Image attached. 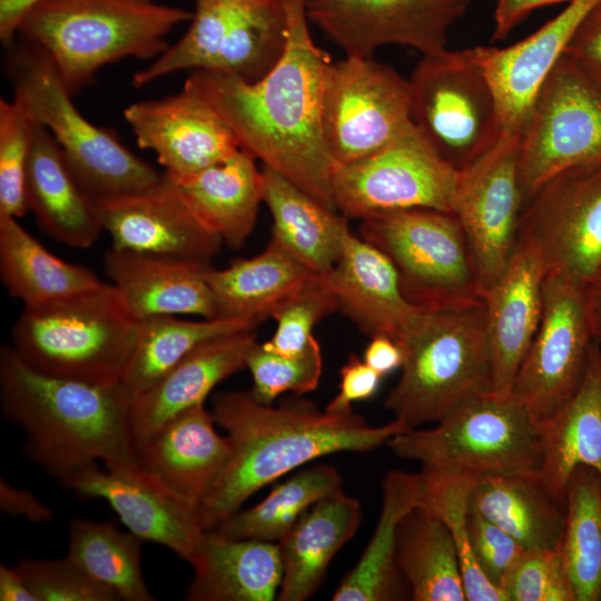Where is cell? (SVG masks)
I'll return each mask as SVG.
<instances>
[{
  "label": "cell",
  "instance_id": "cell-1",
  "mask_svg": "<svg viewBox=\"0 0 601 601\" xmlns=\"http://www.w3.org/2000/svg\"><path fill=\"white\" fill-rule=\"evenodd\" d=\"M285 2V51L263 78L247 82L223 72L194 70L185 85L225 120L242 149L337 211L332 189L335 164L323 131L332 62L311 35L307 0Z\"/></svg>",
  "mask_w": 601,
  "mask_h": 601
},
{
  "label": "cell",
  "instance_id": "cell-2",
  "mask_svg": "<svg viewBox=\"0 0 601 601\" xmlns=\"http://www.w3.org/2000/svg\"><path fill=\"white\" fill-rule=\"evenodd\" d=\"M215 423L230 443V454L196 513L201 528L215 529L254 493L318 457L338 452H368L408 431L397 420L380 426L355 414H331L306 400L277 407L259 403L250 391L215 396Z\"/></svg>",
  "mask_w": 601,
  "mask_h": 601
},
{
  "label": "cell",
  "instance_id": "cell-3",
  "mask_svg": "<svg viewBox=\"0 0 601 601\" xmlns=\"http://www.w3.org/2000/svg\"><path fill=\"white\" fill-rule=\"evenodd\" d=\"M131 394L122 382L97 385L39 373L11 345L0 349V405L23 431L24 452L61 483L101 463L137 466Z\"/></svg>",
  "mask_w": 601,
  "mask_h": 601
},
{
  "label": "cell",
  "instance_id": "cell-4",
  "mask_svg": "<svg viewBox=\"0 0 601 601\" xmlns=\"http://www.w3.org/2000/svg\"><path fill=\"white\" fill-rule=\"evenodd\" d=\"M191 17L154 0H43L27 12L18 37L49 57L75 96L110 62L157 59L170 31Z\"/></svg>",
  "mask_w": 601,
  "mask_h": 601
},
{
  "label": "cell",
  "instance_id": "cell-5",
  "mask_svg": "<svg viewBox=\"0 0 601 601\" xmlns=\"http://www.w3.org/2000/svg\"><path fill=\"white\" fill-rule=\"evenodd\" d=\"M140 319L107 283L33 306L12 326V348L32 370L97 385L122 382Z\"/></svg>",
  "mask_w": 601,
  "mask_h": 601
},
{
  "label": "cell",
  "instance_id": "cell-6",
  "mask_svg": "<svg viewBox=\"0 0 601 601\" xmlns=\"http://www.w3.org/2000/svg\"><path fill=\"white\" fill-rule=\"evenodd\" d=\"M400 347L402 373L384 406L408 430L492 391L483 296L425 309Z\"/></svg>",
  "mask_w": 601,
  "mask_h": 601
},
{
  "label": "cell",
  "instance_id": "cell-7",
  "mask_svg": "<svg viewBox=\"0 0 601 601\" xmlns=\"http://www.w3.org/2000/svg\"><path fill=\"white\" fill-rule=\"evenodd\" d=\"M6 51L4 72L13 98L53 136L72 173L96 201L138 194L161 181L162 174L122 145L112 130L81 115L41 49L20 39Z\"/></svg>",
  "mask_w": 601,
  "mask_h": 601
},
{
  "label": "cell",
  "instance_id": "cell-8",
  "mask_svg": "<svg viewBox=\"0 0 601 601\" xmlns=\"http://www.w3.org/2000/svg\"><path fill=\"white\" fill-rule=\"evenodd\" d=\"M387 445L424 467L476 476L539 475L543 461L542 423L513 392L476 395L434 427L396 434Z\"/></svg>",
  "mask_w": 601,
  "mask_h": 601
},
{
  "label": "cell",
  "instance_id": "cell-9",
  "mask_svg": "<svg viewBox=\"0 0 601 601\" xmlns=\"http://www.w3.org/2000/svg\"><path fill=\"white\" fill-rule=\"evenodd\" d=\"M285 0H195L180 39L134 73L135 87L181 70L227 73L247 82L263 78L287 42Z\"/></svg>",
  "mask_w": 601,
  "mask_h": 601
},
{
  "label": "cell",
  "instance_id": "cell-10",
  "mask_svg": "<svg viewBox=\"0 0 601 601\" xmlns=\"http://www.w3.org/2000/svg\"><path fill=\"white\" fill-rule=\"evenodd\" d=\"M359 236L391 259L405 296L423 309L483 296L466 235L454 213L377 211L361 219Z\"/></svg>",
  "mask_w": 601,
  "mask_h": 601
},
{
  "label": "cell",
  "instance_id": "cell-11",
  "mask_svg": "<svg viewBox=\"0 0 601 601\" xmlns=\"http://www.w3.org/2000/svg\"><path fill=\"white\" fill-rule=\"evenodd\" d=\"M408 81L413 125L457 171L501 136L496 100L474 48L423 56Z\"/></svg>",
  "mask_w": 601,
  "mask_h": 601
},
{
  "label": "cell",
  "instance_id": "cell-12",
  "mask_svg": "<svg viewBox=\"0 0 601 601\" xmlns=\"http://www.w3.org/2000/svg\"><path fill=\"white\" fill-rule=\"evenodd\" d=\"M459 178L412 122L378 151L336 165L332 189L337 211L347 219L405 208L453 213Z\"/></svg>",
  "mask_w": 601,
  "mask_h": 601
},
{
  "label": "cell",
  "instance_id": "cell-13",
  "mask_svg": "<svg viewBox=\"0 0 601 601\" xmlns=\"http://www.w3.org/2000/svg\"><path fill=\"white\" fill-rule=\"evenodd\" d=\"M601 160V91L564 53L544 81L522 131L519 175L525 203L559 173Z\"/></svg>",
  "mask_w": 601,
  "mask_h": 601
},
{
  "label": "cell",
  "instance_id": "cell-14",
  "mask_svg": "<svg viewBox=\"0 0 601 601\" xmlns=\"http://www.w3.org/2000/svg\"><path fill=\"white\" fill-rule=\"evenodd\" d=\"M411 120L410 81L372 57L332 63L324 91L323 131L336 165L363 159L400 136Z\"/></svg>",
  "mask_w": 601,
  "mask_h": 601
},
{
  "label": "cell",
  "instance_id": "cell-15",
  "mask_svg": "<svg viewBox=\"0 0 601 601\" xmlns=\"http://www.w3.org/2000/svg\"><path fill=\"white\" fill-rule=\"evenodd\" d=\"M593 341L588 286L548 270L540 325L512 386L541 422L577 391Z\"/></svg>",
  "mask_w": 601,
  "mask_h": 601
},
{
  "label": "cell",
  "instance_id": "cell-16",
  "mask_svg": "<svg viewBox=\"0 0 601 601\" xmlns=\"http://www.w3.org/2000/svg\"><path fill=\"white\" fill-rule=\"evenodd\" d=\"M518 231L536 243L546 272L589 286L601 269V160L545 181L525 203Z\"/></svg>",
  "mask_w": 601,
  "mask_h": 601
},
{
  "label": "cell",
  "instance_id": "cell-17",
  "mask_svg": "<svg viewBox=\"0 0 601 601\" xmlns=\"http://www.w3.org/2000/svg\"><path fill=\"white\" fill-rule=\"evenodd\" d=\"M521 136L502 131L489 150L460 171L453 213L466 235L483 294L502 275L516 243L524 207Z\"/></svg>",
  "mask_w": 601,
  "mask_h": 601
},
{
  "label": "cell",
  "instance_id": "cell-18",
  "mask_svg": "<svg viewBox=\"0 0 601 601\" xmlns=\"http://www.w3.org/2000/svg\"><path fill=\"white\" fill-rule=\"evenodd\" d=\"M472 0H307L309 22L346 57L368 58L387 45L422 56L447 49L449 31Z\"/></svg>",
  "mask_w": 601,
  "mask_h": 601
},
{
  "label": "cell",
  "instance_id": "cell-19",
  "mask_svg": "<svg viewBox=\"0 0 601 601\" xmlns=\"http://www.w3.org/2000/svg\"><path fill=\"white\" fill-rule=\"evenodd\" d=\"M124 116L139 148L151 150L168 174L197 173L240 149L225 120L185 83L177 93L128 106Z\"/></svg>",
  "mask_w": 601,
  "mask_h": 601
},
{
  "label": "cell",
  "instance_id": "cell-20",
  "mask_svg": "<svg viewBox=\"0 0 601 601\" xmlns=\"http://www.w3.org/2000/svg\"><path fill=\"white\" fill-rule=\"evenodd\" d=\"M82 497L102 499L127 529L188 561L206 535L196 509L138 466L91 465L62 483Z\"/></svg>",
  "mask_w": 601,
  "mask_h": 601
},
{
  "label": "cell",
  "instance_id": "cell-21",
  "mask_svg": "<svg viewBox=\"0 0 601 601\" xmlns=\"http://www.w3.org/2000/svg\"><path fill=\"white\" fill-rule=\"evenodd\" d=\"M546 266L536 243L518 231L499 279L483 294L492 362V391L510 393L536 334L543 306Z\"/></svg>",
  "mask_w": 601,
  "mask_h": 601
},
{
  "label": "cell",
  "instance_id": "cell-22",
  "mask_svg": "<svg viewBox=\"0 0 601 601\" xmlns=\"http://www.w3.org/2000/svg\"><path fill=\"white\" fill-rule=\"evenodd\" d=\"M112 247L210 263L223 244L162 175L155 187L97 201Z\"/></svg>",
  "mask_w": 601,
  "mask_h": 601
},
{
  "label": "cell",
  "instance_id": "cell-23",
  "mask_svg": "<svg viewBox=\"0 0 601 601\" xmlns=\"http://www.w3.org/2000/svg\"><path fill=\"white\" fill-rule=\"evenodd\" d=\"M599 1L571 0L558 16L505 48L474 47L496 100L502 131H523L544 81Z\"/></svg>",
  "mask_w": 601,
  "mask_h": 601
},
{
  "label": "cell",
  "instance_id": "cell-24",
  "mask_svg": "<svg viewBox=\"0 0 601 601\" xmlns=\"http://www.w3.org/2000/svg\"><path fill=\"white\" fill-rule=\"evenodd\" d=\"M325 277L338 311L370 337L386 336L400 345L425 311L405 296L391 259L351 229L337 263Z\"/></svg>",
  "mask_w": 601,
  "mask_h": 601
},
{
  "label": "cell",
  "instance_id": "cell-25",
  "mask_svg": "<svg viewBox=\"0 0 601 601\" xmlns=\"http://www.w3.org/2000/svg\"><path fill=\"white\" fill-rule=\"evenodd\" d=\"M215 424L204 403L175 415L139 444L137 466L197 510L230 454Z\"/></svg>",
  "mask_w": 601,
  "mask_h": 601
},
{
  "label": "cell",
  "instance_id": "cell-26",
  "mask_svg": "<svg viewBox=\"0 0 601 601\" xmlns=\"http://www.w3.org/2000/svg\"><path fill=\"white\" fill-rule=\"evenodd\" d=\"M105 269L139 319L154 315L217 317L207 273L210 263L111 247Z\"/></svg>",
  "mask_w": 601,
  "mask_h": 601
},
{
  "label": "cell",
  "instance_id": "cell-27",
  "mask_svg": "<svg viewBox=\"0 0 601 601\" xmlns=\"http://www.w3.org/2000/svg\"><path fill=\"white\" fill-rule=\"evenodd\" d=\"M254 328L200 344L155 384L131 397L130 423L137 453L139 444L166 421L204 403L218 383L246 367L257 343Z\"/></svg>",
  "mask_w": 601,
  "mask_h": 601
},
{
  "label": "cell",
  "instance_id": "cell-28",
  "mask_svg": "<svg viewBox=\"0 0 601 601\" xmlns=\"http://www.w3.org/2000/svg\"><path fill=\"white\" fill-rule=\"evenodd\" d=\"M256 158L239 149L228 159L194 174L162 173L196 217L231 249L243 247L264 201Z\"/></svg>",
  "mask_w": 601,
  "mask_h": 601
},
{
  "label": "cell",
  "instance_id": "cell-29",
  "mask_svg": "<svg viewBox=\"0 0 601 601\" xmlns=\"http://www.w3.org/2000/svg\"><path fill=\"white\" fill-rule=\"evenodd\" d=\"M26 198L48 234L68 246L87 248L104 230L97 201L72 173L53 136L39 122L28 161Z\"/></svg>",
  "mask_w": 601,
  "mask_h": 601
},
{
  "label": "cell",
  "instance_id": "cell-30",
  "mask_svg": "<svg viewBox=\"0 0 601 601\" xmlns=\"http://www.w3.org/2000/svg\"><path fill=\"white\" fill-rule=\"evenodd\" d=\"M541 423L543 461L538 476L565 510L566 486L575 467L588 465L601 475V347L595 339L577 391Z\"/></svg>",
  "mask_w": 601,
  "mask_h": 601
},
{
  "label": "cell",
  "instance_id": "cell-31",
  "mask_svg": "<svg viewBox=\"0 0 601 601\" xmlns=\"http://www.w3.org/2000/svg\"><path fill=\"white\" fill-rule=\"evenodd\" d=\"M188 601H273L283 580L277 543L234 540L207 532L188 560Z\"/></svg>",
  "mask_w": 601,
  "mask_h": 601
},
{
  "label": "cell",
  "instance_id": "cell-32",
  "mask_svg": "<svg viewBox=\"0 0 601 601\" xmlns=\"http://www.w3.org/2000/svg\"><path fill=\"white\" fill-rule=\"evenodd\" d=\"M361 521L359 501L343 487L313 504L277 543L283 564L277 600L311 598L324 581L332 559L354 536Z\"/></svg>",
  "mask_w": 601,
  "mask_h": 601
},
{
  "label": "cell",
  "instance_id": "cell-33",
  "mask_svg": "<svg viewBox=\"0 0 601 601\" xmlns=\"http://www.w3.org/2000/svg\"><path fill=\"white\" fill-rule=\"evenodd\" d=\"M315 274L280 242L264 252L236 259L225 269L209 268L207 282L217 317L247 319L256 325L280 306Z\"/></svg>",
  "mask_w": 601,
  "mask_h": 601
},
{
  "label": "cell",
  "instance_id": "cell-34",
  "mask_svg": "<svg viewBox=\"0 0 601 601\" xmlns=\"http://www.w3.org/2000/svg\"><path fill=\"white\" fill-rule=\"evenodd\" d=\"M383 502L374 533L356 565L334 591L333 601H394L411 599L396 565L401 520L422 502L418 473L393 470L382 482Z\"/></svg>",
  "mask_w": 601,
  "mask_h": 601
},
{
  "label": "cell",
  "instance_id": "cell-35",
  "mask_svg": "<svg viewBox=\"0 0 601 601\" xmlns=\"http://www.w3.org/2000/svg\"><path fill=\"white\" fill-rule=\"evenodd\" d=\"M264 203L273 217V238L318 275L337 263L347 218L318 203L274 169L262 167Z\"/></svg>",
  "mask_w": 601,
  "mask_h": 601
},
{
  "label": "cell",
  "instance_id": "cell-36",
  "mask_svg": "<svg viewBox=\"0 0 601 601\" xmlns=\"http://www.w3.org/2000/svg\"><path fill=\"white\" fill-rule=\"evenodd\" d=\"M470 511L491 521L525 551L558 550L562 540L564 509L538 475H484L473 486Z\"/></svg>",
  "mask_w": 601,
  "mask_h": 601
},
{
  "label": "cell",
  "instance_id": "cell-37",
  "mask_svg": "<svg viewBox=\"0 0 601 601\" xmlns=\"http://www.w3.org/2000/svg\"><path fill=\"white\" fill-rule=\"evenodd\" d=\"M396 565L414 601H466L460 559L444 522L420 504L401 520Z\"/></svg>",
  "mask_w": 601,
  "mask_h": 601
},
{
  "label": "cell",
  "instance_id": "cell-38",
  "mask_svg": "<svg viewBox=\"0 0 601 601\" xmlns=\"http://www.w3.org/2000/svg\"><path fill=\"white\" fill-rule=\"evenodd\" d=\"M0 273L9 294L33 306L99 285L89 268L45 248L11 216H0Z\"/></svg>",
  "mask_w": 601,
  "mask_h": 601
},
{
  "label": "cell",
  "instance_id": "cell-39",
  "mask_svg": "<svg viewBox=\"0 0 601 601\" xmlns=\"http://www.w3.org/2000/svg\"><path fill=\"white\" fill-rule=\"evenodd\" d=\"M144 540L112 522L72 519L67 556L118 600L151 601L141 569Z\"/></svg>",
  "mask_w": 601,
  "mask_h": 601
},
{
  "label": "cell",
  "instance_id": "cell-40",
  "mask_svg": "<svg viewBox=\"0 0 601 601\" xmlns=\"http://www.w3.org/2000/svg\"><path fill=\"white\" fill-rule=\"evenodd\" d=\"M338 489L342 477L334 466L305 467L275 486L259 503L238 510L208 532L225 539L278 543L313 504Z\"/></svg>",
  "mask_w": 601,
  "mask_h": 601
},
{
  "label": "cell",
  "instance_id": "cell-41",
  "mask_svg": "<svg viewBox=\"0 0 601 601\" xmlns=\"http://www.w3.org/2000/svg\"><path fill=\"white\" fill-rule=\"evenodd\" d=\"M257 325L242 318L215 317L201 321L154 315L140 319L135 352L122 380L131 396L162 377L200 344Z\"/></svg>",
  "mask_w": 601,
  "mask_h": 601
},
{
  "label": "cell",
  "instance_id": "cell-42",
  "mask_svg": "<svg viewBox=\"0 0 601 601\" xmlns=\"http://www.w3.org/2000/svg\"><path fill=\"white\" fill-rule=\"evenodd\" d=\"M559 552L575 601L601 600V475L588 465L572 472L565 494Z\"/></svg>",
  "mask_w": 601,
  "mask_h": 601
},
{
  "label": "cell",
  "instance_id": "cell-43",
  "mask_svg": "<svg viewBox=\"0 0 601 601\" xmlns=\"http://www.w3.org/2000/svg\"><path fill=\"white\" fill-rule=\"evenodd\" d=\"M421 504L432 510L447 526L460 559L467 601H506L503 592L494 587L480 570L470 542L469 499L481 476L473 474L422 467Z\"/></svg>",
  "mask_w": 601,
  "mask_h": 601
},
{
  "label": "cell",
  "instance_id": "cell-44",
  "mask_svg": "<svg viewBox=\"0 0 601 601\" xmlns=\"http://www.w3.org/2000/svg\"><path fill=\"white\" fill-rule=\"evenodd\" d=\"M36 120L14 98L0 100V216L28 209L26 176Z\"/></svg>",
  "mask_w": 601,
  "mask_h": 601
},
{
  "label": "cell",
  "instance_id": "cell-45",
  "mask_svg": "<svg viewBox=\"0 0 601 601\" xmlns=\"http://www.w3.org/2000/svg\"><path fill=\"white\" fill-rule=\"evenodd\" d=\"M338 308L325 275H314L273 313L277 328L262 346L282 356H296L315 337L312 332L315 324Z\"/></svg>",
  "mask_w": 601,
  "mask_h": 601
},
{
  "label": "cell",
  "instance_id": "cell-46",
  "mask_svg": "<svg viewBox=\"0 0 601 601\" xmlns=\"http://www.w3.org/2000/svg\"><path fill=\"white\" fill-rule=\"evenodd\" d=\"M322 366L321 346L316 337L296 356H282L256 343L246 362L253 378L250 393L259 403L272 405L283 393L302 395L312 392L318 386Z\"/></svg>",
  "mask_w": 601,
  "mask_h": 601
},
{
  "label": "cell",
  "instance_id": "cell-47",
  "mask_svg": "<svg viewBox=\"0 0 601 601\" xmlns=\"http://www.w3.org/2000/svg\"><path fill=\"white\" fill-rule=\"evenodd\" d=\"M38 601H117L67 555L57 560L21 559L14 565Z\"/></svg>",
  "mask_w": 601,
  "mask_h": 601
},
{
  "label": "cell",
  "instance_id": "cell-48",
  "mask_svg": "<svg viewBox=\"0 0 601 601\" xmlns=\"http://www.w3.org/2000/svg\"><path fill=\"white\" fill-rule=\"evenodd\" d=\"M502 591L506 601H575L559 549L525 551Z\"/></svg>",
  "mask_w": 601,
  "mask_h": 601
},
{
  "label": "cell",
  "instance_id": "cell-49",
  "mask_svg": "<svg viewBox=\"0 0 601 601\" xmlns=\"http://www.w3.org/2000/svg\"><path fill=\"white\" fill-rule=\"evenodd\" d=\"M469 533L480 570L502 591L525 550L501 528L472 511L469 514Z\"/></svg>",
  "mask_w": 601,
  "mask_h": 601
},
{
  "label": "cell",
  "instance_id": "cell-50",
  "mask_svg": "<svg viewBox=\"0 0 601 601\" xmlns=\"http://www.w3.org/2000/svg\"><path fill=\"white\" fill-rule=\"evenodd\" d=\"M564 55L601 91V0L582 19Z\"/></svg>",
  "mask_w": 601,
  "mask_h": 601
},
{
  "label": "cell",
  "instance_id": "cell-51",
  "mask_svg": "<svg viewBox=\"0 0 601 601\" xmlns=\"http://www.w3.org/2000/svg\"><path fill=\"white\" fill-rule=\"evenodd\" d=\"M339 392L325 408L331 414L353 413L352 404L371 398L382 380L381 374L355 354L348 356L339 371Z\"/></svg>",
  "mask_w": 601,
  "mask_h": 601
},
{
  "label": "cell",
  "instance_id": "cell-52",
  "mask_svg": "<svg viewBox=\"0 0 601 601\" xmlns=\"http://www.w3.org/2000/svg\"><path fill=\"white\" fill-rule=\"evenodd\" d=\"M0 509L6 514L22 516L30 522H45L53 518L52 510L32 492L0 481Z\"/></svg>",
  "mask_w": 601,
  "mask_h": 601
},
{
  "label": "cell",
  "instance_id": "cell-53",
  "mask_svg": "<svg viewBox=\"0 0 601 601\" xmlns=\"http://www.w3.org/2000/svg\"><path fill=\"white\" fill-rule=\"evenodd\" d=\"M571 0H496L492 40L505 39L533 10Z\"/></svg>",
  "mask_w": 601,
  "mask_h": 601
},
{
  "label": "cell",
  "instance_id": "cell-54",
  "mask_svg": "<svg viewBox=\"0 0 601 601\" xmlns=\"http://www.w3.org/2000/svg\"><path fill=\"white\" fill-rule=\"evenodd\" d=\"M364 362L382 376L402 366L403 352L400 345L386 336L371 337L363 355Z\"/></svg>",
  "mask_w": 601,
  "mask_h": 601
},
{
  "label": "cell",
  "instance_id": "cell-55",
  "mask_svg": "<svg viewBox=\"0 0 601 601\" xmlns=\"http://www.w3.org/2000/svg\"><path fill=\"white\" fill-rule=\"evenodd\" d=\"M41 1L43 0H0V40L4 48L16 41L22 19Z\"/></svg>",
  "mask_w": 601,
  "mask_h": 601
},
{
  "label": "cell",
  "instance_id": "cell-56",
  "mask_svg": "<svg viewBox=\"0 0 601 601\" xmlns=\"http://www.w3.org/2000/svg\"><path fill=\"white\" fill-rule=\"evenodd\" d=\"M1 601H38L16 566L0 564Z\"/></svg>",
  "mask_w": 601,
  "mask_h": 601
},
{
  "label": "cell",
  "instance_id": "cell-57",
  "mask_svg": "<svg viewBox=\"0 0 601 601\" xmlns=\"http://www.w3.org/2000/svg\"><path fill=\"white\" fill-rule=\"evenodd\" d=\"M588 300L594 339L601 347V269L588 286Z\"/></svg>",
  "mask_w": 601,
  "mask_h": 601
}]
</instances>
